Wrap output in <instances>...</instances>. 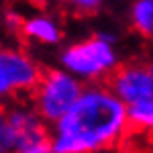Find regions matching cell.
<instances>
[{"label":"cell","instance_id":"1","mask_svg":"<svg viewBox=\"0 0 153 153\" xmlns=\"http://www.w3.org/2000/svg\"><path fill=\"white\" fill-rule=\"evenodd\" d=\"M127 133V104L104 84H84L76 102L53 123L51 151H106L118 147Z\"/></svg>","mask_w":153,"mask_h":153},{"label":"cell","instance_id":"2","mask_svg":"<svg viewBox=\"0 0 153 153\" xmlns=\"http://www.w3.org/2000/svg\"><path fill=\"white\" fill-rule=\"evenodd\" d=\"M59 63L84 84L102 82L118 68L114 37L108 33H98L84 41L71 43L61 51Z\"/></svg>","mask_w":153,"mask_h":153},{"label":"cell","instance_id":"3","mask_svg":"<svg viewBox=\"0 0 153 153\" xmlns=\"http://www.w3.org/2000/svg\"><path fill=\"white\" fill-rule=\"evenodd\" d=\"M82 88L84 82L71 76L68 70H47L41 74L37 86L33 88V108L45 123L53 125L76 102Z\"/></svg>","mask_w":153,"mask_h":153},{"label":"cell","instance_id":"4","mask_svg":"<svg viewBox=\"0 0 153 153\" xmlns=\"http://www.w3.org/2000/svg\"><path fill=\"white\" fill-rule=\"evenodd\" d=\"M4 129L8 151L19 153H49L51 133L47 123L35 112V108L14 106L4 112Z\"/></svg>","mask_w":153,"mask_h":153},{"label":"cell","instance_id":"5","mask_svg":"<svg viewBox=\"0 0 153 153\" xmlns=\"http://www.w3.org/2000/svg\"><path fill=\"white\" fill-rule=\"evenodd\" d=\"M0 71L12 94H29L37 86L43 70L27 51L16 47H0Z\"/></svg>","mask_w":153,"mask_h":153},{"label":"cell","instance_id":"6","mask_svg":"<svg viewBox=\"0 0 153 153\" xmlns=\"http://www.w3.org/2000/svg\"><path fill=\"white\" fill-rule=\"evenodd\" d=\"M108 88L125 104L137 102L143 98H153V65L129 63L110 74Z\"/></svg>","mask_w":153,"mask_h":153},{"label":"cell","instance_id":"7","mask_svg":"<svg viewBox=\"0 0 153 153\" xmlns=\"http://www.w3.org/2000/svg\"><path fill=\"white\" fill-rule=\"evenodd\" d=\"M21 33L31 43H39V45H57L63 39L61 25L47 14H33L25 19L21 25Z\"/></svg>","mask_w":153,"mask_h":153},{"label":"cell","instance_id":"8","mask_svg":"<svg viewBox=\"0 0 153 153\" xmlns=\"http://www.w3.org/2000/svg\"><path fill=\"white\" fill-rule=\"evenodd\" d=\"M127 123L129 131L153 135V98H143L127 104Z\"/></svg>","mask_w":153,"mask_h":153},{"label":"cell","instance_id":"9","mask_svg":"<svg viewBox=\"0 0 153 153\" xmlns=\"http://www.w3.org/2000/svg\"><path fill=\"white\" fill-rule=\"evenodd\" d=\"M131 25L143 37H153V0H133Z\"/></svg>","mask_w":153,"mask_h":153},{"label":"cell","instance_id":"10","mask_svg":"<svg viewBox=\"0 0 153 153\" xmlns=\"http://www.w3.org/2000/svg\"><path fill=\"white\" fill-rule=\"evenodd\" d=\"M68 2L71 4V8L76 12H80V14H94L104 4V0H68Z\"/></svg>","mask_w":153,"mask_h":153},{"label":"cell","instance_id":"11","mask_svg":"<svg viewBox=\"0 0 153 153\" xmlns=\"http://www.w3.org/2000/svg\"><path fill=\"white\" fill-rule=\"evenodd\" d=\"M2 23L8 31H21V25H23V19L16 10H4L2 12Z\"/></svg>","mask_w":153,"mask_h":153},{"label":"cell","instance_id":"12","mask_svg":"<svg viewBox=\"0 0 153 153\" xmlns=\"http://www.w3.org/2000/svg\"><path fill=\"white\" fill-rule=\"evenodd\" d=\"M8 151V143H6V129H4V110L0 108V153Z\"/></svg>","mask_w":153,"mask_h":153}]
</instances>
